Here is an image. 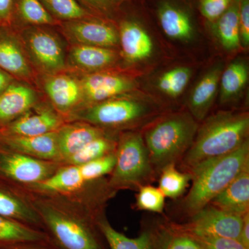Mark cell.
I'll list each match as a JSON object with an SVG mask.
<instances>
[{"label": "cell", "mask_w": 249, "mask_h": 249, "mask_svg": "<svg viewBox=\"0 0 249 249\" xmlns=\"http://www.w3.org/2000/svg\"><path fill=\"white\" fill-rule=\"evenodd\" d=\"M165 196L159 188L144 185L139 188L137 196V206L142 211L162 213L164 209Z\"/></svg>", "instance_id": "36"}, {"label": "cell", "mask_w": 249, "mask_h": 249, "mask_svg": "<svg viewBox=\"0 0 249 249\" xmlns=\"http://www.w3.org/2000/svg\"><path fill=\"white\" fill-rule=\"evenodd\" d=\"M215 34L226 50H237L241 45L239 8L232 6L218 18Z\"/></svg>", "instance_id": "29"}, {"label": "cell", "mask_w": 249, "mask_h": 249, "mask_svg": "<svg viewBox=\"0 0 249 249\" xmlns=\"http://www.w3.org/2000/svg\"><path fill=\"white\" fill-rule=\"evenodd\" d=\"M118 139L109 133L93 139L76 154L62 162L63 165H80L116 151Z\"/></svg>", "instance_id": "30"}, {"label": "cell", "mask_w": 249, "mask_h": 249, "mask_svg": "<svg viewBox=\"0 0 249 249\" xmlns=\"http://www.w3.org/2000/svg\"><path fill=\"white\" fill-rule=\"evenodd\" d=\"M67 52V67L82 74L100 72L115 63L117 54L112 49L96 46L70 45Z\"/></svg>", "instance_id": "18"}, {"label": "cell", "mask_w": 249, "mask_h": 249, "mask_svg": "<svg viewBox=\"0 0 249 249\" xmlns=\"http://www.w3.org/2000/svg\"><path fill=\"white\" fill-rule=\"evenodd\" d=\"M210 204L240 215H245L249 213V165L246 167Z\"/></svg>", "instance_id": "22"}, {"label": "cell", "mask_w": 249, "mask_h": 249, "mask_svg": "<svg viewBox=\"0 0 249 249\" xmlns=\"http://www.w3.org/2000/svg\"><path fill=\"white\" fill-rule=\"evenodd\" d=\"M248 114L219 112L211 116L197 129L189 150L183 156L185 168H192L216 157L233 152L247 141Z\"/></svg>", "instance_id": "2"}, {"label": "cell", "mask_w": 249, "mask_h": 249, "mask_svg": "<svg viewBox=\"0 0 249 249\" xmlns=\"http://www.w3.org/2000/svg\"><path fill=\"white\" fill-rule=\"evenodd\" d=\"M195 236V235H193ZM204 249H247L238 240L214 236H195Z\"/></svg>", "instance_id": "37"}, {"label": "cell", "mask_w": 249, "mask_h": 249, "mask_svg": "<svg viewBox=\"0 0 249 249\" xmlns=\"http://www.w3.org/2000/svg\"><path fill=\"white\" fill-rule=\"evenodd\" d=\"M87 4L91 5L93 6L100 7L102 6L103 0H83Z\"/></svg>", "instance_id": "44"}, {"label": "cell", "mask_w": 249, "mask_h": 249, "mask_svg": "<svg viewBox=\"0 0 249 249\" xmlns=\"http://www.w3.org/2000/svg\"><path fill=\"white\" fill-rule=\"evenodd\" d=\"M231 0H201V14L210 21L220 18L229 9Z\"/></svg>", "instance_id": "38"}, {"label": "cell", "mask_w": 249, "mask_h": 249, "mask_svg": "<svg viewBox=\"0 0 249 249\" xmlns=\"http://www.w3.org/2000/svg\"><path fill=\"white\" fill-rule=\"evenodd\" d=\"M148 114V107L140 101L116 97L78 108L67 121H82L108 131L132 125Z\"/></svg>", "instance_id": "7"}, {"label": "cell", "mask_w": 249, "mask_h": 249, "mask_svg": "<svg viewBox=\"0 0 249 249\" xmlns=\"http://www.w3.org/2000/svg\"><path fill=\"white\" fill-rule=\"evenodd\" d=\"M38 76L48 102L65 119L81 107L83 92L78 77L67 72Z\"/></svg>", "instance_id": "12"}, {"label": "cell", "mask_w": 249, "mask_h": 249, "mask_svg": "<svg viewBox=\"0 0 249 249\" xmlns=\"http://www.w3.org/2000/svg\"><path fill=\"white\" fill-rule=\"evenodd\" d=\"M160 249H204L195 236L181 229L159 232Z\"/></svg>", "instance_id": "34"}, {"label": "cell", "mask_w": 249, "mask_h": 249, "mask_svg": "<svg viewBox=\"0 0 249 249\" xmlns=\"http://www.w3.org/2000/svg\"><path fill=\"white\" fill-rule=\"evenodd\" d=\"M107 133V130L82 121H68L56 131L60 161L79 151L88 142Z\"/></svg>", "instance_id": "19"}, {"label": "cell", "mask_w": 249, "mask_h": 249, "mask_svg": "<svg viewBox=\"0 0 249 249\" xmlns=\"http://www.w3.org/2000/svg\"><path fill=\"white\" fill-rule=\"evenodd\" d=\"M62 165L0 147V182L6 184L20 188L35 184L52 176Z\"/></svg>", "instance_id": "8"}, {"label": "cell", "mask_w": 249, "mask_h": 249, "mask_svg": "<svg viewBox=\"0 0 249 249\" xmlns=\"http://www.w3.org/2000/svg\"><path fill=\"white\" fill-rule=\"evenodd\" d=\"M34 87L14 82L0 94V128L11 124L40 102Z\"/></svg>", "instance_id": "17"}, {"label": "cell", "mask_w": 249, "mask_h": 249, "mask_svg": "<svg viewBox=\"0 0 249 249\" xmlns=\"http://www.w3.org/2000/svg\"><path fill=\"white\" fill-rule=\"evenodd\" d=\"M222 71V63L214 65L205 73L192 91L188 106L192 116L196 120H204L212 107Z\"/></svg>", "instance_id": "20"}, {"label": "cell", "mask_w": 249, "mask_h": 249, "mask_svg": "<svg viewBox=\"0 0 249 249\" xmlns=\"http://www.w3.org/2000/svg\"><path fill=\"white\" fill-rule=\"evenodd\" d=\"M0 249H58L51 245L49 242H28V243L16 244V245L4 246Z\"/></svg>", "instance_id": "41"}, {"label": "cell", "mask_w": 249, "mask_h": 249, "mask_svg": "<svg viewBox=\"0 0 249 249\" xmlns=\"http://www.w3.org/2000/svg\"><path fill=\"white\" fill-rule=\"evenodd\" d=\"M0 69L18 81L34 88L37 85L38 74L12 27H0Z\"/></svg>", "instance_id": "10"}, {"label": "cell", "mask_w": 249, "mask_h": 249, "mask_svg": "<svg viewBox=\"0 0 249 249\" xmlns=\"http://www.w3.org/2000/svg\"><path fill=\"white\" fill-rule=\"evenodd\" d=\"M58 27L70 45L111 49L119 43V34L114 27L90 18L61 22Z\"/></svg>", "instance_id": "13"}, {"label": "cell", "mask_w": 249, "mask_h": 249, "mask_svg": "<svg viewBox=\"0 0 249 249\" xmlns=\"http://www.w3.org/2000/svg\"><path fill=\"white\" fill-rule=\"evenodd\" d=\"M239 241L247 249H249V214L244 215L243 224L241 230Z\"/></svg>", "instance_id": "42"}, {"label": "cell", "mask_w": 249, "mask_h": 249, "mask_svg": "<svg viewBox=\"0 0 249 249\" xmlns=\"http://www.w3.org/2000/svg\"><path fill=\"white\" fill-rule=\"evenodd\" d=\"M16 18L20 21L21 27H58L61 22L49 14L40 0H15L14 20Z\"/></svg>", "instance_id": "28"}, {"label": "cell", "mask_w": 249, "mask_h": 249, "mask_svg": "<svg viewBox=\"0 0 249 249\" xmlns=\"http://www.w3.org/2000/svg\"><path fill=\"white\" fill-rule=\"evenodd\" d=\"M88 183L82 177L78 165H62L43 181L23 188L45 193H69L80 189Z\"/></svg>", "instance_id": "24"}, {"label": "cell", "mask_w": 249, "mask_h": 249, "mask_svg": "<svg viewBox=\"0 0 249 249\" xmlns=\"http://www.w3.org/2000/svg\"><path fill=\"white\" fill-rule=\"evenodd\" d=\"M116 164L107 179L109 189L139 188L153 178L154 168L144 139L140 134L127 132L118 139Z\"/></svg>", "instance_id": "5"}, {"label": "cell", "mask_w": 249, "mask_h": 249, "mask_svg": "<svg viewBox=\"0 0 249 249\" xmlns=\"http://www.w3.org/2000/svg\"><path fill=\"white\" fill-rule=\"evenodd\" d=\"M244 215L209 204L192 215L191 224L181 229L193 235H208L239 240Z\"/></svg>", "instance_id": "9"}, {"label": "cell", "mask_w": 249, "mask_h": 249, "mask_svg": "<svg viewBox=\"0 0 249 249\" xmlns=\"http://www.w3.org/2000/svg\"><path fill=\"white\" fill-rule=\"evenodd\" d=\"M241 45L248 47L249 45V1L242 0L239 9Z\"/></svg>", "instance_id": "39"}, {"label": "cell", "mask_w": 249, "mask_h": 249, "mask_svg": "<svg viewBox=\"0 0 249 249\" xmlns=\"http://www.w3.org/2000/svg\"><path fill=\"white\" fill-rule=\"evenodd\" d=\"M191 76V71L187 67H177L163 73L158 80L160 91L171 97H178L186 88Z\"/></svg>", "instance_id": "33"}, {"label": "cell", "mask_w": 249, "mask_h": 249, "mask_svg": "<svg viewBox=\"0 0 249 249\" xmlns=\"http://www.w3.org/2000/svg\"><path fill=\"white\" fill-rule=\"evenodd\" d=\"M25 190L51 245L58 249H107L97 224L105 201L114 194L107 181H91L69 193Z\"/></svg>", "instance_id": "1"}, {"label": "cell", "mask_w": 249, "mask_h": 249, "mask_svg": "<svg viewBox=\"0 0 249 249\" xmlns=\"http://www.w3.org/2000/svg\"><path fill=\"white\" fill-rule=\"evenodd\" d=\"M249 165V142L247 139L233 152L216 157L190 170L193 181L185 199L186 212L193 214L203 209Z\"/></svg>", "instance_id": "3"}, {"label": "cell", "mask_w": 249, "mask_h": 249, "mask_svg": "<svg viewBox=\"0 0 249 249\" xmlns=\"http://www.w3.org/2000/svg\"><path fill=\"white\" fill-rule=\"evenodd\" d=\"M97 224L109 249H160L158 232L145 230L139 237L129 238L112 227L103 211L98 214Z\"/></svg>", "instance_id": "23"}, {"label": "cell", "mask_w": 249, "mask_h": 249, "mask_svg": "<svg viewBox=\"0 0 249 249\" xmlns=\"http://www.w3.org/2000/svg\"><path fill=\"white\" fill-rule=\"evenodd\" d=\"M15 30L38 76L68 71L67 52L58 34L40 26H22Z\"/></svg>", "instance_id": "6"}, {"label": "cell", "mask_w": 249, "mask_h": 249, "mask_svg": "<svg viewBox=\"0 0 249 249\" xmlns=\"http://www.w3.org/2000/svg\"><path fill=\"white\" fill-rule=\"evenodd\" d=\"M116 151L83 164L78 165L86 182L97 181L110 175L116 164Z\"/></svg>", "instance_id": "35"}, {"label": "cell", "mask_w": 249, "mask_h": 249, "mask_svg": "<svg viewBox=\"0 0 249 249\" xmlns=\"http://www.w3.org/2000/svg\"><path fill=\"white\" fill-rule=\"evenodd\" d=\"M42 242H49L48 236L43 231L0 215V247Z\"/></svg>", "instance_id": "25"}, {"label": "cell", "mask_w": 249, "mask_h": 249, "mask_svg": "<svg viewBox=\"0 0 249 249\" xmlns=\"http://www.w3.org/2000/svg\"><path fill=\"white\" fill-rule=\"evenodd\" d=\"M0 215L43 231L40 218L33 206L29 193L20 187L0 182Z\"/></svg>", "instance_id": "15"}, {"label": "cell", "mask_w": 249, "mask_h": 249, "mask_svg": "<svg viewBox=\"0 0 249 249\" xmlns=\"http://www.w3.org/2000/svg\"><path fill=\"white\" fill-rule=\"evenodd\" d=\"M67 122L50 103L40 101L16 121L0 128V134L37 137L56 132Z\"/></svg>", "instance_id": "11"}, {"label": "cell", "mask_w": 249, "mask_h": 249, "mask_svg": "<svg viewBox=\"0 0 249 249\" xmlns=\"http://www.w3.org/2000/svg\"><path fill=\"white\" fill-rule=\"evenodd\" d=\"M49 14L60 22L89 18L91 14L78 0H40Z\"/></svg>", "instance_id": "32"}, {"label": "cell", "mask_w": 249, "mask_h": 249, "mask_svg": "<svg viewBox=\"0 0 249 249\" xmlns=\"http://www.w3.org/2000/svg\"><path fill=\"white\" fill-rule=\"evenodd\" d=\"M197 129L194 118L187 113L170 116L147 129L144 142L153 168L161 170L175 164L189 150Z\"/></svg>", "instance_id": "4"}, {"label": "cell", "mask_w": 249, "mask_h": 249, "mask_svg": "<svg viewBox=\"0 0 249 249\" xmlns=\"http://www.w3.org/2000/svg\"><path fill=\"white\" fill-rule=\"evenodd\" d=\"M249 79V67L242 60L231 62L222 71L220 81V101L230 102L235 99L245 88Z\"/></svg>", "instance_id": "27"}, {"label": "cell", "mask_w": 249, "mask_h": 249, "mask_svg": "<svg viewBox=\"0 0 249 249\" xmlns=\"http://www.w3.org/2000/svg\"><path fill=\"white\" fill-rule=\"evenodd\" d=\"M0 147L37 160L61 163L56 132L37 137L0 134Z\"/></svg>", "instance_id": "16"}, {"label": "cell", "mask_w": 249, "mask_h": 249, "mask_svg": "<svg viewBox=\"0 0 249 249\" xmlns=\"http://www.w3.org/2000/svg\"><path fill=\"white\" fill-rule=\"evenodd\" d=\"M159 17L162 29L170 38L187 41L193 37L194 31L191 19L181 10L164 5L160 10Z\"/></svg>", "instance_id": "26"}, {"label": "cell", "mask_w": 249, "mask_h": 249, "mask_svg": "<svg viewBox=\"0 0 249 249\" xmlns=\"http://www.w3.org/2000/svg\"><path fill=\"white\" fill-rule=\"evenodd\" d=\"M15 0H0V27H12Z\"/></svg>", "instance_id": "40"}, {"label": "cell", "mask_w": 249, "mask_h": 249, "mask_svg": "<svg viewBox=\"0 0 249 249\" xmlns=\"http://www.w3.org/2000/svg\"><path fill=\"white\" fill-rule=\"evenodd\" d=\"M77 77L83 92V103L80 107L119 97L134 88L132 80L115 73L100 71L83 73L80 75V78Z\"/></svg>", "instance_id": "14"}, {"label": "cell", "mask_w": 249, "mask_h": 249, "mask_svg": "<svg viewBox=\"0 0 249 249\" xmlns=\"http://www.w3.org/2000/svg\"><path fill=\"white\" fill-rule=\"evenodd\" d=\"M123 56L129 62L147 59L153 52L154 44L147 31L133 22H123L119 34Z\"/></svg>", "instance_id": "21"}, {"label": "cell", "mask_w": 249, "mask_h": 249, "mask_svg": "<svg viewBox=\"0 0 249 249\" xmlns=\"http://www.w3.org/2000/svg\"><path fill=\"white\" fill-rule=\"evenodd\" d=\"M160 171L159 189L165 197L175 199L181 196L191 180V174L178 171L175 163L166 165Z\"/></svg>", "instance_id": "31"}, {"label": "cell", "mask_w": 249, "mask_h": 249, "mask_svg": "<svg viewBox=\"0 0 249 249\" xmlns=\"http://www.w3.org/2000/svg\"><path fill=\"white\" fill-rule=\"evenodd\" d=\"M15 81L16 79L0 69V94Z\"/></svg>", "instance_id": "43"}]
</instances>
